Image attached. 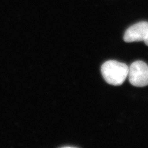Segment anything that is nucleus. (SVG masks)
Listing matches in <instances>:
<instances>
[{
  "instance_id": "nucleus-1",
  "label": "nucleus",
  "mask_w": 148,
  "mask_h": 148,
  "mask_svg": "<svg viewBox=\"0 0 148 148\" xmlns=\"http://www.w3.org/2000/svg\"><path fill=\"white\" fill-rule=\"evenodd\" d=\"M129 67L116 60H108L101 67V72L106 82L113 86L121 85L128 75Z\"/></svg>"
},
{
  "instance_id": "nucleus-2",
  "label": "nucleus",
  "mask_w": 148,
  "mask_h": 148,
  "mask_svg": "<svg viewBox=\"0 0 148 148\" xmlns=\"http://www.w3.org/2000/svg\"><path fill=\"white\" fill-rule=\"evenodd\" d=\"M128 78L131 85L138 87L148 86V65L141 60L133 62L129 68Z\"/></svg>"
},
{
  "instance_id": "nucleus-3",
  "label": "nucleus",
  "mask_w": 148,
  "mask_h": 148,
  "mask_svg": "<svg viewBox=\"0 0 148 148\" xmlns=\"http://www.w3.org/2000/svg\"><path fill=\"white\" fill-rule=\"evenodd\" d=\"M148 33V22L140 21L128 28L123 40L126 42L144 41Z\"/></svg>"
},
{
  "instance_id": "nucleus-4",
  "label": "nucleus",
  "mask_w": 148,
  "mask_h": 148,
  "mask_svg": "<svg viewBox=\"0 0 148 148\" xmlns=\"http://www.w3.org/2000/svg\"><path fill=\"white\" fill-rule=\"evenodd\" d=\"M144 42H145V45H147V46H148V34H147V37H146V38H145V39L144 40Z\"/></svg>"
}]
</instances>
